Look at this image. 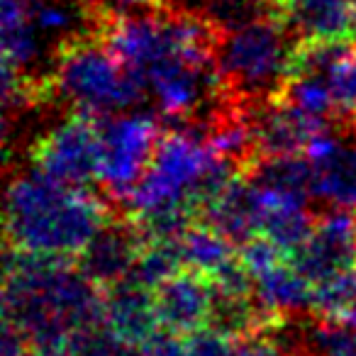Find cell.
<instances>
[{"mask_svg": "<svg viewBox=\"0 0 356 356\" xmlns=\"http://www.w3.org/2000/svg\"><path fill=\"white\" fill-rule=\"evenodd\" d=\"M298 42H346L356 32V0H271Z\"/></svg>", "mask_w": 356, "mask_h": 356, "instance_id": "5bb4252c", "label": "cell"}, {"mask_svg": "<svg viewBox=\"0 0 356 356\" xmlns=\"http://www.w3.org/2000/svg\"><path fill=\"white\" fill-rule=\"evenodd\" d=\"M237 173V163L210 144L208 124L184 122L163 132L147 173L124 200L129 220L144 239L178 237Z\"/></svg>", "mask_w": 356, "mask_h": 356, "instance_id": "7a4b0ae2", "label": "cell"}, {"mask_svg": "<svg viewBox=\"0 0 356 356\" xmlns=\"http://www.w3.org/2000/svg\"><path fill=\"white\" fill-rule=\"evenodd\" d=\"M103 327L127 346H144L159 332L154 288L144 286L134 276L103 288Z\"/></svg>", "mask_w": 356, "mask_h": 356, "instance_id": "4fadbf2b", "label": "cell"}, {"mask_svg": "<svg viewBox=\"0 0 356 356\" xmlns=\"http://www.w3.org/2000/svg\"><path fill=\"white\" fill-rule=\"evenodd\" d=\"M254 298L261 310L278 325L281 317H293L302 310H312L315 283L293 264L291 257H281L252 276Z\"/></svg>", "mask_w": 356, "mask_h": 356, "instance_id": "9a60e30c", "label": "cell"}, {"mask_svg": "<svg viewBox=\"0 0 356 356\" xmlns=\"http://www.w3.org/2000/svg\"><path fill=\"white\" fill-rule=\"evenodd\" d=\"M113 220L90 186H69L37 168L17 173L6 195V237L10 249L79 259Z\"/></svg>", "mask_w": 356, "mask_h": 356, "instance_id": "3957f363", "label": "cell"}, {"mask_svg": "<svg viewBox=\"0 0 356 356\" xmlns=\"http://www.w3.org/2000/svg\"><path fill=\"white\" fill-rule=\"evenodd\" d=\"M154 307L163 332L176 337L198 334L213 330L218 288L208 276L184 268L154 288Z\"/></svg>", "mask_w": 356, "mask_h": 356, "instance_id": "9c48e42d", "label": "cell"}, {"mask_svg": "<svg viewBox=\"0 0 356 356\" xmlns=\"http://www.w3.org/2000/svg\"><path fill=\"white\" fill-rule=\"evenodd\" d=\"M195 3H198V10L203 15H208L218 27L227 30L247 17L264 13L266 0H195Z\"/></svg>", "mask_w": 356, "mask_h": 356, "instance_id": "ac0fdd59", "label": "cell"}, {"mask_svg": "<svg viewBox=\"0 0 356 356\" xmlns=\"http://www.w3.org/2000/svg\"><path fill=\"white\" fill-rule=\"evenodd\" d=\"M305 156L312 163V195L332 208L356 210V142L327 124L310 139Z\"/></svg>", "mask_w": 356, "mask_h": 356, "instance_id": "30bf717a", "label": "cell"}, {"mask_svg": "<svg viewBox=\"0 0 356 356\" xmlns=\"http://www.w3.org/2000/svg\"><path fill=\"white\" fill-rule=\"evenodd\" d=\"M49 93L71 113L95 120L124 113L144 103L142 81L120 61L103 35H81L64 42L49 64Z\"/></svg>", "mask_w": 356, "mask_h": 356, "instance_id": "277c9868", "label": "cell"}, {"mask_svg": "<svg viewBox=\"0 0 356 356\" xmlns=\"http://www.w3.org/2000/svg\"><path fill=\"white\" fill-rule=\"evenodd\" d=\"M147 244L144 234L139 232L137 225L129 222H115L110 220L98 237L81 252L79 268L95 283L98 288H110L115 283L124 281L134 273L142 249Z\"/></svg>", "mask_w": 356, "mask_h": 356, "instance_id": "7c38bea8", "label": "cell"}, {"mask_svg": "<svg viewBox=\"0 0 356 356\" xmlns=\"http://www.w3.org/2000/svg\"><path fill=\"white\" fill-rule=\"evenodd\" d=\"M249 127L254 134V152L257 159L264 156H286V154H305L310 139L327 127L330 122L310 118L296 105L283 98H268L254 103L247 115ZM254 159V161H257Z\"/></svg>", "mask_w": 356, "mask_h": 356, "instance_id": "8fae6325", "label": "cell"}, {"mask_svg": "<svg viewBox=\"0 0 356 356\" xmlns=\"http://www.w3.org/2000/svg\"><path fill=\"white\" fill-rule=\"evenodd\" d=\"M83 3L93 13V17H100L103 22L144 15L161 8V0H83Z\"/></svg>", "mask_w": 356, "mask_h": 356, "instance_id": "d6986e66", "label": "cell"}, {"mask_svg": "<svg viewBox=\"0 0 356 356\" xmlns=\"http://www.w3.org/2000/svg\"><path fill=\"white\" fill-rule=\"evenodd\" d=\"M310 312L322 322L356 327V264L315 288Z\"/></svg>", "mask_w": 356, "mask_h": 356, "instance_id": "e0dca14e", "label": "cell"}, {"mask_svg": "<svg viewBox=\"0 0 356 356\" xmlns=\"http://www.w3.org/2000/svg\"><path fill=\"white\" fill-rule=\"evenodd\" d=\"M176 247L181 254L184 268L203 273L208 278L220 276L239 259V247L229 242L220 229L205 220H193L184 232L176 237Z\"/></svg>", "mask_w": 356, "mask_h": 356, "instance_id": "2e32d148", "label": "cell"}, {"mask_svg": "<svg viewBox=\"0 0 356 356\" xmlns=\"http://www.w3.org/2000/svg\"><path fill=\"white\" fill-rule=\"evenodd\" d=\"M296 51L293 32L273 10H264L225 30L218 42V69L227 90L259 103L283 90Z\"/></svg>", "mask_w": 356, "mask_h": 356, "instance_id": "5b68a950", "label": "cell"}, {"mask_svg": "<svg viewBox=\"0 0 356 356\" xmlns=\"http://www.w3.org/2000/svg\"><path fill=\"white\" fill-rule=\"evenodd\" d=\"M163 137L159 115L149 110H124L100 120L98 184L108 195L127 200L152 163Z\"/></svg>", "mask_w": 356, "mask_h": 356, "instance_id": "8992f818", "label": "cell"}, {"mask_svg": "<svg viewBox=\"0 0 356 356\" xmlns=\"http://www.w3.org/2000/svg\"><path fill=\"white\" fill-rule=\"evenodd\" d=\"M44 3H49V0H3L0 17H30Z\"/></svg>", "mask_w": 356, "mask_h": 356, "instance_id": "ffe728a7", "label": "cell"}, {"mask_svg": "<svg viewBox=\"0 0 356 356\" xmlns=\"http://www.w3.org/2000/svg\"><path fill=\"white\" fill-rule=\"evenodd\" d=\"M291 259L315 286L346 271L356 264V210L330 205Z\"/></svg>", "mask_w": 356, "mask_h": 356, "instance_id": "ba28073f", "label": "cell"}, {"mask_svg": "<svg viewBox=\"0 0 356 356\" xmlns=\"http://www.w3.org/2000/svg\"><path fill=\"white\" fill-rule=\"evenodd\" d=\"M30 166L69 186L98 184L100 120L69 113L30 147Z\"/></svg>", "mask_w": 356, "mask_h": 356, "instance_id": "52a82bcc", "label": "cell"}, {"mask_svg": "<svg viewBox=\"0 0 356 356\" xmlns=\"http://www.w3.org/2000/svg\"><path fill=\"white\" fill-rule=\"evenodd\" d=\"M6 325L27 339L32 356H64L76 334L103 325V288L76 259L10 249L3 286Z\"/></svg>", "mask_w": 356, "mask_h": 356, "instance_id": "6da1fadb", "label": "cell"}]
</instances>
